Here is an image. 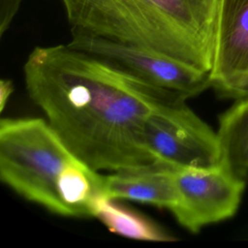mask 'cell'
<instances>
[{
	"instance_id": "6da1fadb",
	"label": "cell",
	"mask_w": 248,
	"mask_h": 248,
	"mask_svg": "<svg viewBox=\"0 0 248 248\" xmlns=\"http://www.w3.org/2000/svg\"><path fill=\"white\" fill-rule=\"evenodd\" d=\"M23 73L30 99L90 168L117 171L156 163L142 144L144 121L163 102L181 95L138 80L68 44L36 46Z\"/></svg>"
},
{
	"instance_id": "7a4b0ae2",
	"label": "cell",
	"mask_w": 248,
	"mask_h": 248,
	"mask_svg": "<svg viewBox=\"0 0 248 248\" xmlns=\"http://www.w3.org/2000/svg\"><path fill=\"white\" fill-rule=\"evenodd\" d=\"M72 33L151 48L210 73L219 0H60Z\"/></svg>"
},
{
	"instance_id": "3957f363",
	"label": "cell",
	"mask_w": 248,
	"mask_h": 248,
	"mask_svg": "<svg viewBox=\"0 0 248 248\" xmlns=\"http://www.w3.org/2000/svg\"><path fill=\"white\" fill-rule=\"evenodd\" d=\"M0 178L28 202L74 218L93 217L105 175L80 160L46 118H2Z\"/></svg>"
},
{
	"instance_id": "277c9868",
	"label": "cell",
	"mask_w": 248,
	"mask_h": 248,
	"mask_svg": "<svg viewBox=\"0 0 248 248\" xmlns=\"http://www.w3.org/2000/svg\"><path fill=\"white\" fill-rule=\"evenodd\" d=\"M175 96L159 105L146 118L142 144L151 158L174 169L220 166L217 134Z\"/></svg>"
},
{
	"instance_id": "5b68a950",
	"label": "cell",
	"mask_w": 248,
	"mask_h": 248,
	"mask_svg": "<svg viewBox=\"0 0 248 248\" xmlns=\"http://www.w3.org/2000/svg\"><path fill=\"white\" fill-rule=\"evenodd\" d=\"M68 45L138 80L186 99L211 86L210 73L151 48L81 33H72Z\"/></svg>"
},
{
	"instance_id": "8992f818",
	"label": "cell",
	"mask_w": 248,
	"mask_h": 248,
	"mask_svg": "<svg viewBox=\"0 0 248 248\" xmlns=\"http://www.w3.org/2000/svg\"><path fill=\"white\" fill-rule=\"evenodd\" d=\"M177 199L170 210L190 232L232 217L239 206L245 184L220 166L175 169Z\"/></svg>"
},
{
	"instance_id": "52a82bcc",
	"label": "cell",
	"mask_w": 248,
	"mask_h": 248,
	"mask_svg": "<svg viewBox=\"0 0 248 248\" xmlns=\"http://www.w3.org/2000/svg\"><path fill=\"white\" fill-rule=\"evenodd\" d=\"M248 77V0H219L211 86Z\"/></svg>"
},
{
	"instance_id": "ba28073f",
	"label": "cell",
	"mask_w": 248,
	"mask_h": 248,
	"mask_svg": "<svg viewBox=\"0 0 248 248\" xmlns=\"http://www.w3.org/2000/svg\"><path fill=\"white\" fill-rule=\"evenodd\" d=\"M174 170V168L154 163L112 171L105 175V193L115 200L170 210L177 199Z\"/></svg>"
},
{
	"instance_id": "9c48e42d",
	"label": "cell",
	"mask_w": 248,
	"mask_h": 248,
	"mask_svg": "<svg viewBox=\"0 0 248 248\" xmlns=\"http://www.w3.org/2000/svg\"><path fill=\"white\" fill-rule=\"evenodd\" d=\"M216 134L220 167L236 180L248 183V97L236 99L220 116Z\"/></svg>"
},
{
	"instance_id": "30bf717a",
	"label": "cell",
	"mask_w": 248,
	"mask_h": 248,
	"mask_svg": "<svg viewBox=\"0 0 248 248\" xmlns=\"http://www.w3.org/2000/svg\"><path fill=\"white\" fill-rule=\"evenodd\" d=\"M118 200L102 196L95 204L93 217L110 232L142 241H174L176 238L141 213L131 209Z\"/></svg>"
},
{
	"instance_id": "8fae6325",
	"label": "cell",
	"mask_w": 248,
	"mask_h": 248,
	"mask_svg": "<svg viewBox=\"0 0 248 248\" xmlns=\"http://www.w3.org/2000/svg\"><path fill=\"white\" fill-rule=\"evenodd\" d=\"M22 0H0V35L9 29Z\"/></svg>"
},
{
	"instance_id": "7c38bea8",
	"label": "cell",
	"mask_w": 248,
	"mask_h": 248,
	"mask_svg": "<svg viewBox=\"0 0 248 248\" xmlns=\"http://www.w3.org/2000/svg\"><path fill=\"white\" fill-rule=\"evenodd\" d=\"M217 94L222 98L240 99L248 97V77L239 80L222 85L215 89Z\"/></svg>"
},
{
	"instance_id": "4fadbf2b",
	"label": "cell",
	"mask_w": 248,
	"mask_h": 248,
	"mask_svg": "<svg viewBox=\"0 0 248 248\" xmlns=\"http://www.w3.org/2000/svg\"><path fill=\"white\" fill-rule=\"evenodd\" d=\"M14 92V84L11 79L1 78L0 80V110L3 111L11 95Z\"/></svg>"
}]
</instances>
